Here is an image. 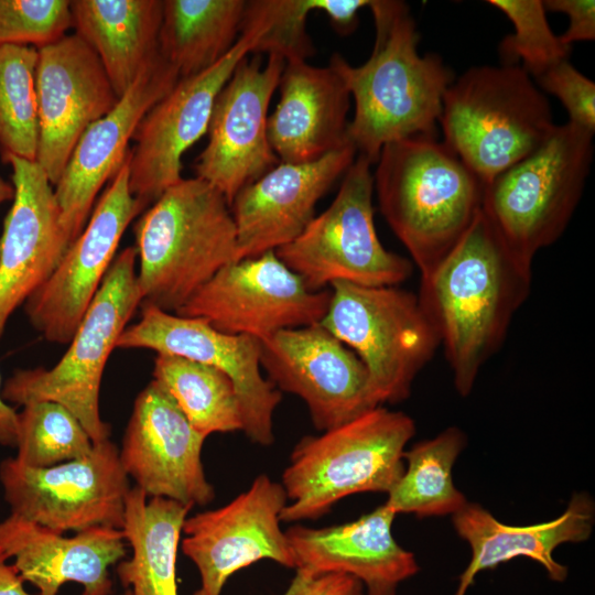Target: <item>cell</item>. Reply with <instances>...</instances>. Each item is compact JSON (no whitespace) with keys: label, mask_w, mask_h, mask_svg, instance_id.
<instances>
[{"label":"cell","mask_w":595,"mask_h":595,"mask_svg":"<svg viewBox=\"0 0 595 595\" xmlns=\"http://www.w3.org/2000/svg\"><path fill=\"white\" fill-rule=\"evenodd\" d=\"M531 266L507 247L480 209L458 244L421 277L418 298L459 396L470 393L479 370L502 345L529 296Z\"/></svg>","instance_id":"cell-1"},{"label":"cell","mask_w":595,"mask_h":595,"mask_svg":"<svg viewBox=\"0 0 595 595\" xmlns=\"http://www.w3.org/2000/svg\"><path fill=\"white\" fill-rule=\"evenodd\" d=\"M368 8L376 28L369 58L353 66L335 53L328 65L354 99L349 140L374 164L388 143L435 137L454 75L439 55L419 54L415 22L404 2L370 0Z\"/></svg>","instance_id":"cell-2"},{"label":"cell","mask_w":595,"mask_h":595,"mask_svg":"<svg viewBox=\"0 0 595 595\" xmlns=\"http://www.w3.org/2000/svg\"><path fill=\"white\" fill-rule=\"evenodd\" d=\"M376 164L374 191L380 212L423 277L474 223L484 184L435 137L388 143Z\"/></svg>","instance_id":"cell-3"},{"label":"cell","mask_w":595,"mask_h":595,"mask_svg":"<svg viewBox=\"0 0 595 595\" xmlns=\"http://www.w3.org/2000/svg\"><path fill=\"white\" fill-rule=\"evenodd\" d=\"M140 306L176 313L223 267L236 261L230 206L212 184L182 178L133 226Z\"/></svg>","instance_id":"cell-4"},{"label":"cell","mask_w":595,"mask_h":595,"mask_svg":"<svg viewBox=\"0 0 595 595\" xmlns=\"http://www.w3.org/2000/svg\"><path fill=\"white\" fill-rule=\"evenodd\" d=\"M414 434L411 416L379 405L321 435L302 437L282 475L290 502L281 521L318 519L354 494H388L403 474L404 448Z\"/></svg>","instance_id":"cell-5"},{"label":"cell","mask_w":595,"mask_h":595,"mask_svg":"<svg viewBox=\"0 0 595 595\" xmlns=\"http://www.w3.org/2000/svg\"><path fill=\"white\" fill-rule=\"evenodd\" d=\"M439 123L443 142L484 185L556 126L545 94L520 64L468 68L446 89Z\"/></svg>","instance_id":"cell-6"},{"label":"cell","mask_w":595,"mask_h":595,"mask_svg":"<svg viewBox=\"0 0 595 595\" xmlns=\"http://www.w3.org/2000/svg\"><path fill=\"white\" fill-rule=\"evenodd\" d=\"M593 158V133L570 122L484 185L482 210L520 259L531 263L567 227Z\"/></svg>","instance_id":"cell-7"},{"label":"cell","mask_w":595,"mask_h":595,"mask_svg":"<svg viewBox=\"0 0 595 595\" xmlns=\"http://www.w3.org/2000/svg\"><path fill=\"white\" fill-rule=\"evenodd\" d=\"M136 264L134 246L115 257L61 360L50 369L15 370L1 390L6 401L22 407L57 402L79 420L93 443L109 440L111 428L100 416L99 391L106 363L141 304Z\"/></svg>","instance_id":"cell-8"},{"label":"cell","mask_w":595,"mask_h":595,"mask_svg":"<svg viewBox=\"0 0 595 595\" xmlns=\"http://www.w3.org/2000/svg\"><path fill=\"white\" fill-rule=\"evenodd\" d=\"M321 324L365 365L374 407L407 399L415 377L440 346L418 295L398 285L334 282Z\"/></svg>","instance_id":"cell-9"},{"label":"cell","mask_w":595,"mask_h":595,"mask_svg":"<svg viewBox=\"0 0 595 595\" xmlns=\"http://www.w3.org/2000/svg\"><path fill=\"white\" fill-rule=\"evenodd\" d=\"M370 166L358 154L329 206L299 237L275 250L310 290H325L337 281L393 286L412 274L411 260L387 250L377 235Z\"/></svg>","instance_id":"cell-10"},{"label":"cell","mask_w":595,"mask_h":595,"mask_svg":"<svg viewBox=\"0 0 595 595\" xmlns=\"http://www.w3.org/2000/svg\"><path fill=\"white\" fill-rule=\"evenodd\" d=\"M273 19L271 0L247 1L241 34L210 68L180 78L139 122L129 158V188L143 212L183 177L182 156L207 132L215 100L237 64L252 54Z\"/></svg>","instance_id":"cell-11"},{"label":"cell","mask_w":595,"mask_h":595,"mask_svg":"<svg viewBox=\"0 0 595 595\" xmlns=\"http://www.w3.org/2000/svg\"><path fill=\"white\" fill-rule=\"evenodd\" d=\"M128 477L110 440L94 443L83 458L51 467H30L15 457L0 464L11 515L61 533L95 527L121 530Z\"/></svg>","instance_id":"cell-12"},{"label":"cell","mask_w":595,"mask_h":595,"mask_svg":"<svg viewBox=\"0 0 595 595\" xmlns=\"http://www.w3.org/2000/svg\"><path fill=\"white\" fill-rule=\"evenodd\" d=\"M329 301L331 289L310 290L275 251H268L223 267L175 314L263 340L280 331L321 323Z\"/></svg>","instance_id":"cell-13"},{"label":"cell","mask_w":595,"mask_h":595,"mask_svg":"<svg viewBox=\"0 0 595 595\" xmlns=\"http://www.w3.org/2000/svg\"><path fill=\"white\" fill-rule=\"evenodd\" d=\"M129 158L130 152L55 270L24 303L31 325L47 342H71L116 257L123 232L143 213L129 188Z\"/></svg>","instance_id":"cell-14"},{"label":"cell","mask_w":595,"mask_h":595,"mask_svg":"<svg viewBox=\"0 0 595 595\" xmlns=\"http://www.w3.org/2000/svg\"><path fill=\"white\" fill-rule=\"evenodd\" d=\"M285 60L269 54L244 57L219 91L206 134V147L194 170L215 186L229 206L247 185L260 178L280 161L268 137V109L279 86Z\"/></svg>","instance_id":"cell-15"},{"label":"cell","mask_w":595,"mask_h":595,"mask_svg":"<svg viewBox=\"0 0 595 595\" xmlns=\"http://www.w3.org/2000/svg\"><path fill=\"white\" fill-rule=\"evenodd\" d=\"M140 320L121 333L116 348H142L175 355L225 372L241 409L242 432L259 445L274 442L273 415L282 392L262 376L261 342L249 335L217 331L202 317H185L143 305Z\"/></svg>","instance_id":"cell-16"},{"label":"cell","mask_w":595,"mask_h":595,"mask_svg":"<svg viewBox=\"0 0 595 595\" xmlns=\"http://www.w3.org/2000/svg\"><path fill=\"white\" fill-rule=\"evenodd\" d=\"M286 504L282 484L260 474L227 505L186 518L181 545L201 575V586L193 595H220L234 573L263 559L295 569L285 531L280 528Z\"/></svg>","instance_id":"cell-17"},{"label":"cell","mask_w":595,"mask_h":595,"mask_svg":"<svg viewBox=\"0 0 595 595\" xmlns=\"http://www.w3.org/2000/svg\"><path fill=\"white\" fill-rule=\"evenodd\" d=\"M260 342L267 379L279 391L300 397L318 431L376 408L365 365L321 323L280 331Z\"/></svg>","instance_id":"cell-18"},{"label":"cell","mask_w":595,"mask_h":595,"mask_svg":"<svg viewBox=\"0 0 595 595\" xmlns=\"http://www.w3.org/2000/svg\"><path fill=\"white\" fill-rule=\"evenodd\" d=\"M205 439L153 379L134 400L119 458L126 474L148 497L192 508L206 506L215 498V490L202 464Z\"/></svg>","instance_id":"cell-19"},{"label":"cell","mask_w":595,"mask_h":595,"mask_svg":"<svg viewBox=\"0 0 595 595\" xmlns=\"http://www.w3.org/2000/svg\"><path fill=\"white\" fill-rule=\"evenodd\" d=\"M35 162L54 186L85 130L118 102L94 50L77 34L37 48Z\"/></svg>","instance_id":"cell-20"},{"label":"cell","mask_w":595,"mask_h":595,"mask_svg":"<svg viewBox=\"0 0 595 595\" xmlns=\"http://www.w3.org/2000/svg\"><path fill=\"white\" fill-rule=\"evenodd\" d=\"M178 79L176 69L159 52L117 105L80 136L54 185L61 223L69 244L86 226L99 191L127 160L139 122Z\"/></svg>","instance_id":"cell-21"},{"label":"cell","mask_w":595,"mask_h":595,"mask_svg":"<svg viewBox=\"0 0 595 595\" xmlns=\"http://www.w3.org/2000/svg\"><path fill=\"white\" fill-rule=\"evenodd\" d=\"M12 169V206L0 238V339L18 307L48 279L69 244L54 186L35 162L18 156Z\"/></svg>","instance_id":"cell-22"},{"label":"cell","mask_w":595,"mask_h":595,"mask_svg":"<svg viewBox=\"0 0 595 595\" xmlns=\"http://www.w3.org/2000/svg\"><path fill=\"white\" fill-rule=\"evenodd\" d=\"M357 156L350 143L301 164L279 162L232 199L236 261L291 242L315 217V206Z\"/></svg>","instance_id":"cell-23"},{"label":"cell","mask_w":595,"mask_h":595,"mask_svg":"<svg viewBox=\"0 0 595 595\" xmlns=\"http://www.w3.org/2000/svg\"><path fill=\"white\" fill-rule=\"evenodd\" d=\"M0 549L40 595H60L68 582L83 586L80 595H110L109 567L127 553L120 529L95 527L64 537L13 515L0 522Z\"/></svg>","instance_id":"cell-24"},{"label":"cell","mask_w":595,"mask_h":595,"mask_svg":"<svg viewBox=\"0 0 595 595\" xmlns=\"http://www.w3.org/2000/svg\"><path fill=\"white\" fill-rule=\"evenodd\" d=\"M396 513L386 505L358 519L320 529L285 530L295 569L313 574L345 573L357 577L366 595H397L403 581L419 571L414 553L394 540Z\"/></svg>","instance_id":"cell-25"},{"label":"cell","mask_w":595,"mask_h":595,"mask_svg":"<svg viewBox=\"0 0 595 595\" xmlns=\"http://www.w3.org/2000/svg\"><path fill=\"white\" fill-rule=\"evenodd\" d=\"M278 87L280 99L268 118V137L280 162L309 163L351 143L350 94L329 65L285 61Z\"/></svg>","instance_id":"cell-26"},{"label":"cell","mask_w":595,"mask_h":595,"mask_svg":"<svg viewBox=\"0 0 595 595\" xmlns=\"http://www.w3.org/2000/svg\"><path fill=\"white\" fill-rule=\"evenodd\" d=\"M458 537L472 550L468 566L459 576L455 595H465L475 576L518 556L541 564L549 577L563 582L567 567L553 558V551L567 542L587 540L595 522V502L585 491L573 493L566 509L556 518L529 526H509L497 520L487 509L467 502L452 516Z\"/></svg>","instance_id":"cell-27"},{"label":"cell","mask_w":595,"mask_h":595,"mask_svg":"<svg viewBox=\"0 0 595 595\" xmlns=\"http://www.w3.org/2000/svg\"><path fill=\"white\" fill-rule=\"evenodd\" d=\"M72 28L97 54L120 98L159 54L162 0L71 1Z\"/></svg>","instance_id":"cell-28"},{"label":"cell","mask_w":595,"mask_h":595,"mask_svg":"<svg viewBox=\"0 0 595 595\" xmlns=\"http://www.w3.org/2000/svg\"><path fill=\"white\" fill-rule=\"evenodd\" d=\"M147 498L137 486L127 494L121 530L132 555L118 562L116 572L132 595H177V549L192 507L163 497Z\"/></svg>","instance_id":"cell-29"},{"label":"cell","mask_w":595,"mask_h":595,"mask_svg":"<svg viewBox=\"0 0 595 595\" xmlns=\"http://www.w3.org/2000/svg\"><path fill=\"white\" fill-rule=\"evenodd\" d=\"M246 7L244 0H163L161 56L180 78L210 68L237 43Z\"/></svg>","instance_id":"cell-30"},{"label":"cell","mask_w":595,"mask_h":595,"mask_svg":"<svg viewBox=\"0 0 595 595\" xmlns=\"http://www.w3.org/2000/svg\"><path fill=\"white\" fill-rule=\"evenodd\" d=\"M465 445V434L451 426L404 451L407 468L388 493L386 507L418 518L459 511L468 501L455 487L452 469Z\"/></svg>","instance_id":"cell-31"},{"label":"cell","mask_w":595,"mask_h":595,"mask_svg":"<svg viewBox=\"0 0 595 595\" xmlns=\"http://www.w3.org/2000/svg\"><path fill=\"white\" fill-rule=\"evenodd\" d=\"M153 379L174 399L192 426L212 433L242 431L239 399L221 370L175 355L156 354Z\"/></svg>","instance_id":"cell-32"},{"label":"cell","mask_w":595,"mask_h":595,"mask_svg":"<svg viewBox=\"0 0 595 595\" xmlns=\"http://www.w3.org/2000/svg\"><path fill=\"white\" fill-rule=\"evenodd\" d=\"M37 48L0 45V156L35 161L39 113L35 85Z\"/></svg>","instance_id":"cell-33"},{"label":"cell","mask_w":595,"mask_h":595,"mask_svg":"<svg viewBox=\"0 0 595 595\" xmlns=\"http://www.w3.org/2000/svg\"><path fill=\"white\" fill-rule=\"evenodd\" d=\"M15 459L30 467H51L87 456L94 446L79 420L54 401H34L18 413Z\"/></svg>","instance_id":"cell-34"},{"label":"cell","mask_w":595,"mask_h":595,"mask_svg":"<svg viewBox=\"0 0 595 595\" xmlns=\"http://www.w3.org/2000/svg\"><path fill=\"white\" fill-rule=\"evenodd\" d=\"M512 23L513 32L506 35L499 52L504 64L518 65L534 78L551 66L569 60L571 46L552 31L541 0H488Z\"/></svg>","instance_id":"cell-35"},{"label":"cell","mask_w":595,"mask_h":595,"mask_svg":"<svg viewBox=\"0 0 595 595\" xmlns=\"http://www.w3.org/2000/svg\"><path fill=\"white\" fill-rule=\"evenodd\" d=\"M72 28L71 1L0 0V45L41 48Z\"/></svg>","instance_id":"cell-36"},{"label":"cell","mask_w":595,"mask_h":595,"mask_svg":"<svg viewBox=\"0 0 595 595\" xmlns=\"http://www.w3.org/2000/svg\"><path fill=\"white\" fill-rule=\"evenodd\" d=\"M273 19L252 54H277L285 61L304 60L314 53L306 32L311 0H272Z\"/></svg>","instance_id":"cell-37"},{"label":"cell","mask_w":595,"mask_h":595,"mask_svg":"<svg viewBox=\"0 0 595 595\" xmlns=\"http://www.w3.org/2000/svg\"><path fill=\"white\" fill-rule=\"evenodd\" d=\"M536 85L555 96L569 113V122L594 134L595 83L578 72L569 60L562 61L537 77Z\"/></svg>","instance_id":"cell-38"},{"label":"cell","mask_w":595,"mask_h":595,"mask_svg":"<svg viewBox=\"0 0 595 595\" xmlns=\"http://www.w3.org/2000/svg\"><path fill=\"white\" fill-rule=\"evenodd\" d=\"M283 595H366V592L364 584L349 574H313L296 570Z\"/></svg>","instance_id":"cell-39"},{"label":"cell","mask_w":595,"mask_h":595,"mask_svg":"<svg viewBox=\"0 0 595 595\" xmlns=\"http://www.w3.org/2000/svg\"><path fill=\"white\" fill-rule=\"evenodd\" d=\"M548 11L565 13L569 26L560 35L561 41L572 47V43L593 41L595 39V1L594 0H545Z\"/></svg>","instance_id":"cell-40"},{"label":"cell","mask_w":595,"mask_h":595,"mask_svg":"<svg viewBox=\"0 0 595 595\" xmlns=\"http://www.w3.org/2000/svg\"><path fill=\"white\" fill-rule=\"evenodd\" d=\"M370 0H312V10L322 11L340 34L351 33L358 24V12Z\"/></svg>","instance_id":"cell-41"},{"label":"cell","mask_w":595,"mask_h":595,"mask_svg":"<svg viewBox=\"0 0 595 595\" xmlns=\"http://www.w3.org/2000/svg\"><path fill=\"white\" fill-rule=\"evenodd\" d=\"M1 390L0 376V444L15 447L19 426L18 412L2 398Z\"/></svg>","instance_id":"cell-42"},{"label":"cell","mask_w":595,"mask_h":595,"mask_svg":"<svg viewBox=\"0 0 595 595\" xmlns=\"http://www.w3.org/2000/svg\"><path fill=\"white\" fill-rule=\"evenodd\" d=\"M13 564H8V558L0 549V595H32L23 585Z\"/></svg>","instance_id":"cell-43"},{"label":"cell","mask_w":595,"mask_h":595,"mask_svg":"<svg viewBox=\"0 0 595 595\" xmlns=\"http://www.w3.org/2000/svg\"><path fill=\"white\" fill-rule=\"evenodd\" d=\"M14 197V187L12 183L4 181L0 176V205L2 203L12 201Z\"/></svg>","instance_id":"cell-44"},{"label":"cell","mask_w":595,"mask_h":595,"mask_svg":"<svg viewBox=\"0 0 595 595\" xmlns=\"http://www.w3.org/2000/svg\"><path fill=\"white\" fill-rule=\"evenodd\" d=\"M122 595H132V592L130 588H127Z\"/></svg>","instance_id":"cell-45"}]
</instances>
